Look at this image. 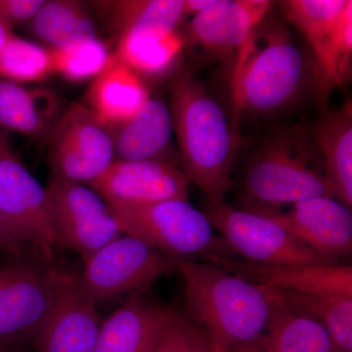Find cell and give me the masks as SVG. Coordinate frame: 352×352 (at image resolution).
<instances>
[{
  "label": "cell",
  "mask_w": 352,
  "mask_h": 352,
  "mask_svg": "<svg viewBox=\"0 0 352 352\" xmlns=\"http://www.w3.org/2000/svg\"><path fill=\"white\" fill-rule=\"evenodd\" d=\"M215 264L285 298L352 296V266L347 264L267 266L238 258Z\"/></svg>",
  "instance_id": "obj_14"
},
{
  "label": "cell",
  "mask_w": 352,
  "mask_h": 352,
  "mask_svg": "<svg viewBox=\"0 0 352 352\" xmlns=\"http://www.w3.org/2000/svg\"><path fill=\"white\" fill-rule=\"evenodd\" d=\"M273 6L268 0H215L187 23L182 34L185 43L219 56L236 54Z\"/></svg>",
  "instance_id": "obj_16"
},
{
  "label": "cell",
  "mask_w": 352,
  "mask_h": 352,
  "mask_svg": "<svg viewBox=\"0 0 352 352\" xmlns=\"http://www.w3.org/2000/svg\"><path fill=\"white\" fill-rule=\"evenodd\" d=\"M113 7L109 29L118 36L140 29L175 31L185 20L183 0H124Z\"/></svg>",
  "instance_id": "obj_26"
},
{
  "label": "cell",
  "mask_w": 352,
  "mask_h": 352,
  "mask_svg": "<svg viewBox=\"0 0 352 352\" xmlns=\"http://www.w3.org/2000/svg\"><path fill=\"white\" fill-rule=\"evenodd\" d=\"M0 214L14 235L50 261L59 245L46 188L12 150L0 157Z\"/></svg>",
  "instance_id": "obj_11"
},
{
  "label": "cell",
  "mask_w": 352,
  "mask_h": 352,
  "mask_svg": "<svg viewBox=\"0 0 352 352\" xmlns=\"http://www.w3.org/2000/svg\"><path fill=\"white\" fill-rule=\"evenodd\" d=\"M190 182L173 163L115 159L89 187L108 206L188 199Z\"/></svg>",
  "instance_id": "obj_12"
},
{
  "label": "cell",
  "mask_w": 352,
  "mask_h": 352,
  "mask_svg": "<svg viewBox=\"0 0 352 352\" xmlns=\"http://www.w3.org/2000/svg\"><path fill=\"white\" fill-rule=\"evenodd\" d=\"M46 194L59 245L82 259L124 235L108 204L90 187L53 176Z\"/></svg>",
  "instance_id": "obj_10"
},
{
  "label": "cell",
  "mask_w": 352,
  "mask_h": 352,
  "mask_svg": "<svg viewBox=\"0 0 352 352\" xmlns=\"http://www.w3.org/2000/svg\"><path fill=\"white\" fill-rule=\"evenodd\" d=\"M168 312L135 294L102 322L94 352H149Z\"/></svg>",
  "instance_id": "obj_18"
},
{
  "label": "cell",
  "mask_w": 352,
  "mask_h": 352,
  "mask_svg": "<svg viewBox=\"0 0 352 352\" xmlns=\"http://www.w3.org/2000/svg\"><path fill=\"white\" fill-rule=\"evenodd\" d=\"M149 98L144 80L113 53L90 83L85 106L112 131L132 119Z\"/></svg>",
  "instance_id": "obj_17"
},
{
  "label": "cell",
  "mask_w": 352,
  "mask_h": 352,
  "mask_svg": "<svg viewBox=\"0 0 352 352\" xmlns=\"http://www.w3.org/2000/svg\"><path fill=\"white\" fill-rule=\"evenodd\" d=\"M203 212L234 256L248 263L267 266L339 264L323 258L265 215L234 208L226 201L207 203Z\"/></svg>",
  "instance_id": "obj_6"
},
{
  "label": "cell",
  "mask_w": 352,
  "mask_h": 352,
  "mask_svg": "<svg viewBox=\"0 0 352 352\" xmlns=\"http://www.w3.org/2000/svg\"><path fill=\"white\" fill-rule=\"evenodd\" d=\"M68 274L27 263L0 270V344L34 339L56 305Z\"/></svg>",
  "instance_id": "obj_8"
},
{
  "label": "cell",
  "mask_w": 352,
  "mask_h": 352,
  "mask_svg": "<svg viewBox=\"0 0 352 352\" xmlns=\"http://www.w3.org/2000/svg\"><path fill=\"white\" fill-rule=\"evenodd\" d=\"M179 259L138 238L122 235L83 259L85 270L78 277L85 293L98 303L143 291L177 271Z\"/></svg>",
  "instance_id": "obj_7"
},
{
  "label": "cell",
  "mask_w": 352,
  "mask_h": 352,
  "mask_svg": "<svg viewBox=\"0 0 352 352\" xmlns=\"http://www.w3.org/2000/svg\"><path fill=\"white\" fill-rule=\"evenodd\" d=\"M205 333L185 315L168 308V315L149 352H212Z\"/></svg>",
  "instance_id": "obj_30"
},
{
  "label": "cell",
  "mask_w": 352,
  "mask_h": 352,
  "mask_svg": "<svg viewBox=\"0 0 352 352\" xmlns=\"http://www.w3.org/2000/svg\"><path fill=\"white\" fill-rule=\"evenodd\" d=\"M54 74L71 82L94 80L103 69L110 53L97 36L78 39L60 48H50Z\"/></svg>",
  "instance_id": "obj_29"
},
{
  "label": "cell",
  "mask_w": 352,
  "mask_h": 352,
  "mask_svg": "<svg viewBox=\"0 0 352 352\" xmlns=\"http://www.w3.org/2000/svg\"><path fill=\"white\" fill-rule=\"evenodd\" d=\"M112 132L115 159L168 162L173 126L170 108L150 97L132 119Z\"/></svg>",
  "instance_id": "obj_19"
},
{
  "label": "cell",
  "mask_w": 352,
  "mask_h": 352,
  "mask_svg": "<svg viewBox=\"0 0 352 352\" xmlns=\"http://www.w3.org/2000/svg\"><path fill=\"white\" fill-rule=\"evenodd\" d=\"M126 235L176 258H237L201 210L186 200L109 206Z\"/></svg>",
  "instance_id": "obj_5"
},
{
  "label": "cell",
  "mask_w": 352,
  "mask_h": 352,
  "mask_svg": "<svg viewBox=\"0 0 352 352\" xmlns=\"http://www.w3.org/2000/svg\"><path fill=\"white\" fill-rule=\"evenodd\" d=\"M185 316L223 352H256L270 323L276 295L214 263L180 258Z\"/></svg>",
  "instance_id": "obj_1"
},
{
  "label": "cell",
  "mask_w": 352,
  "mask_h": 352,
  "mask_svg": "<svg viewBox=\"0 0 352 352\" xmlns=\"http://www.w3.org/2000/svg\"><path fill=\"white\" fill-rule=\"evenodd\" d=\"M309 131L323 160L333 197L352 207V106L324 113Z\"/></svg>",
  "instance_id": "obj_20"
},
{
  "label": "cell",
  "mask_w": 352,
  "mask_h": 352,
  "mask_svg": "<svg viewBox=\"0 0 352 352\" xmlns=\"http://www.w3.org/2000/svg\"><path fill=\"white\" fill-rule=\"evenodd\" d=\"M254 212L274 220L329 261L340 263V259L351 254V208L333 197H315L298 201L286 212Z\"/></svg>",
  "instance_id": "obj_13"
},
{
  "label": "cell",
  "mask_w": 352,
  "mask_h": 352,
  "mask_svg": "<svg viewBox=\"0 0 352 352\" xmlns=\"http://www.w3.org/2000/svg\"><path fill=\"white\" fill-rule=\"evenodd\" d=\"M212 352H223V351H222V349H220V347H219V346H212Z\"/></svg>",
  "instance_id": "obj_36"
},
{
  "label": "cell",
  "mask_w": 352,
  "mask_h": 352,
  "mask_svg": "<svg viewBox=\"0 0 352 352\" xmlns=\"http://www.w3.org/2000/svg\"><path fill=\"white\" fill-rule=\"evenodd\" d=\"M63 113L57 95L47 88L0 78V126L7 131L47 139Z\"/></svg>",
  "instance_id": "obj_21"
},
{
  "label": "cell",
  "mask_w": 352,
  "mask_h": 352,
  "mask_svg": "<svg viewBox=\"0 0 352 352\" xmlns=\"http://www.w3.org/2000/svg\"><path fill=\"white\" fill-rule=\"evenodd\" d=\"M215 0H183V13L185 19L188 17H195L203 12L208 7L212 6Z\"/></svg>",
  "instance_id": "obj_33"
},
{
  "label": "cell",
  "mask_w": 352,
  "mask_h": 352,
  "mask_svg": "<svg viewBox=\"0 0 352 352\" xmlns=\"http://www.w3.org/2000/svg\"><path fill=\"white\" fill-rule=\"evenodd\" d=\"M275 295L270 323L256 352H336L319 322L289 307L276 292Z\"/></svg>",
  "instance_id": "obj_23"
},
{
  "label": "cell",
  "mask_w": 352,
  "mask_h": 352,
  "mask_svg": "<svg viewBox=\"0 0 352 352\" xmlns=\"http://www.w3.org/2000/svg\"><path fill=\"white\" fill-rule=\"evenodd\" d=\"M240 192L252 212L333 197L321 155L302 126L279 129L256 146L241 173Z\"/></svg>",
  "instance_id": "obj_4"
},
{
  "label": "cell",
  "mask_w": 352,
  "mask_h": 352,
  "mask_svg": "<svg viewBox=\"0 0 352 352\" xmlns=\"http://www.w3.org/2000/svg\"><path fill=\"white\" fill-rule=\"evenodd\" d=\"M54 74L51 50L11 34L0 48V78L39 82Z\"/></svg>",
  "instance_id": "obj_28"
},
{
  "label": "cell",
  "mask_w": 352,
  "mask_h": 352,
  "mask_svg": "<svg viewBox=\"0 0 352 352\" xmlns=\"http://www.w3.org/2000/svg\"><path fill=\"white\" fill-rule=\"evenodd\" d=\"M27 248L28 245L24 242L14 235L0 214V251L12 256H20L24 254Z\"/></svg>",
  "instance_id": "obj_32"
},
{
  "label": "cell",
  "mask_w": 352,
  "mask_h": 352,
  "mask_svg": "<svg viewBox=\"0 0 352 352\" xmlns=\"http://www.w3.org/2000/svg\"><path fill=\"white\" fill-rule=\"evenodd\" d=\"M184 173L212 205L226 201L232 186L238 134L205 83L185 74L170 87V106Z\"/></svg>",
  "instance_id": "obj_2"
},
{
  "label": "cell",
  "mask_w": 352,
  "mask_h": 352,
  "mask_svg": "<svg viewBox=\"0 0 352 352\" xmlns=\"http://www.w3.org/2000/svg\"><path fill=\"white\" fill-rule=\"evenodd\" d=\"M235 55V132L234 126L241 113L258 118L277 115L295 105L308 87L307 61L294 43L286 22L272 15V9Z\"/></svg>",
  "instance_id": "obj_3"
},
{
  "label": "cell",
  "mask_w": 352,
  "mask_h": 352,
  "mask_svg": "<svg viewBox=\"0 0 352 352\" xmlns=\"http://www.w3.org/2000/svg\"><path fill=\"white\" fill-rule=\"evenodd\" d=\"M97 303L68 274L52 311L34 336L36 352H94L101 326Z\"/></svg>",
  "instance_id": "obj_15"
},
{
  "label": "cell",
  "mask_w": 352,
  "mask_h": 352,
  "mask_svg": "<svg viewBox=\"0 0 352 352\" xmlns=\"http://www.w3.org/2000/svg\"><path fill=\"white\" fill-rule=\"evenodd\" d=\"M352 61V2L332 34L314 56V83L319 100L325 104L333 88L351 80Z\"/></svg>",
  "instance_id": "obj_24"
},
{
  "label": "cell",
  "mask_w": 352,
  "mask_h": 352,
  "mask_svg": "<svg viewBox=\"0 0 352 352\" xmlns=\"http://www.w3.org/2000/svg\"><path fill=\"white\" fill-rule=\"evenodd\" d=\"M31 30L39 39L60 48L78 39L94 38L96 29L80 2L45 1L31 21Z\"/></svg>",
  "instance_id": "obj_25"
},
{
  "label": "cell",
  "mask_w": 352,
  "mask_h": 352,
  "mask_svg": "<svg viewBox=\"0 0 352 352\" xmlns=\"http://www.w3.org/2000/svg\"><path fill=\"white\" fill-rule=\"evenodd\" d=\"M44 3V0H0V23L13 31V28L31 22Z\"/></svg>",
  "instance_id": "obj_31"
},
{
  "label": "cell",
  "mask_w": 352,
  "mask_h": 352,
  "mask_svg": "<svg viewBox=\"0 0 352 352\" xmlns=\"http://www.w3.org/2000/svg\"><path fill=\"white\" fill-rule=\"evenodd\" d=\"M9 151H11V148L9 146L6 132L0 131V157L3 156Z\"/></svg>",
  "instance_id": "obj_34"
},
{
  "label": "cell",
  "mask_w": 352,
  "mask_h": 352,
  "mask_svg": "<svg viewBox=\"0 0 352 352\" xmlns=\"http://www.w3.org/2000/svg\"><path fill=\"white\" fill-rule=\"evenodd\" d=\"M351 0H286L278 2L287 22L295 25L316 54Z\"/></svg>",
  "instance_id": "obj_27"
},
{
  "label": "cell",
  "mask_w": 352,
  "mask_h": 352,
  "mask_svg": "<svg viewBox=\"0 0 352 352\" xmlns=\"http://www.w3.org/2000/svg\"><path fill=\"white\" fill-rule=\"evenodd\" d=\"M185 44L177 30H133L119 36L113 54L143 80H154L170 73Z\"/></svg>",
  "instance_id": "obj_22"
},
{
  "label": "cell",
  "mask_w": 352,
  "mask_h": 352,
  "mask_svg": "<svg viewBox=\"0 0 352 352\" xmlns=\"http://www.w3.org/2000/svg\"><path fill=\"white\" fill-rule=\"evenodd\" d=\"M11 34H13V32L7 29L6 27H4V25L0 23V48L3 46V44L6 43L7 39H8Z\"/></svg>",
  "instance_id": "obj_35"
},
{
  "label": "cell",
  "mask_w": 352,
  "mask_h": 352,
  "mask_svg": "<svg viewBox=\"0 0 352 352\" xmlns=\"http://www.w3.org/2000/svg\"><path fill=\"white\" fill-rule=\"evenodd\" d=\"M46 140L55 177L91 183L115 160L112 132L82 104L64 111Z\"/></svg>",
  "instance_id": "obj_9"
}]
</instances>
